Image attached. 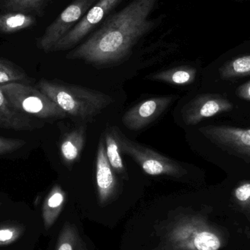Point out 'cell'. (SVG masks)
<instances>
[{
  "mask_svg": "<svg viewBox=\"0 0 250 250\" xmlns=\"http://www.w3.org/2000/svg\"><path fill=\"white\" fill-rule=\"evenodd\" d=\"M0 89L17 111L43 120H57L67 117L52 100L42 92L24 83L13 82L1 85Z\"/></svg>",
  "mask_w": 250,
  "mask_h": 250,
  "instance_id": "obj_4",
  "label": "cell"
},
{
  "mask_svg": "<svg viewBox=\"0 0 250 250\" xmlns=\"http://www.w3.org/2000/svg\"><path fill=\"white\" fill-rule=\"evenodd\" d=\"M56 250H86L74 225L66 223L63 226Z\"/></svg>",
  "mask_w": 250,
  "mask_h": 250,
  "instance_id": "obj_20",
  "label": "cell"
},
{
  "mask_svg": "<svg viewBox=\"0 0 250 250\" xmlns=\"http://www.w3.org/2000/svg\"><path fill=\"white\" fill-rule=\"evenodd\" d=\"M159 0H132L120 11L108 16L83 43L66 56L95 66L115 65L130 56L138 41L149 33L157 21L150 19Z\"/></svg>",
  "mask_w": 250,
  "mask_h": 250,
  "instance_id": "obj_1",
  "label": "cell"
},
{
  "mask_svg": "<svg viewBox=\"0 0 250 250\" xmlns=\"http://www.w3.org/2000/svg\"><path fill=\"white\" fill-rule=\"evenodd\" d=\"M37 89L52 100L67 114L91 120L114 103L109 95L89 88L41 79Z\"/></svg>",
  "mask_w": 250,
  "mask_h": 250,
  "instance_id": "obj_3",
  "label": "cell"
},
{
  "mask_svg": "<svg viewBox=\"0 0 250 250\" xmlns=\"http://www.w3.org/2000/svg\"><path fill=\"white\" fill-rule=\"evenodd\" d=\"M40 124L26 114L17 111L0 89V127L19 131H29L39 127Z\"/></svg>",
  "mask_w": 250,
  "mask_h": 250,
  "instance_id": "obj_12",
  "label": "cell"
},
{
  "mask_svg": "<svg viewBox=\"0 0 250 250\" xmlns=\"http://www.w3.org/2000/svg\"><path fill=\"white\" fill-rule=\"evenodd\" d=\"M117 132L121 151L130 157L146 174L178 179L188 174V170L176 160L129 140L118 129Z\"/></svg>",
  "mask_w": 250,
  "mask_h": 250,
  "instance_id": "obj_5",
  "label": "cell"
},
{
  "mask_svg": "<svg viewBox=\"0 0 250 250\" xmlns=\"http://www.w3.org/2000/svg\"><path fill=\"white\" fill-rule=\"evenodd\" d=\"M227 233L202 213L185 210L175 215L162 234L163 250H220Z\"/></svg>",
  "mask_w": 250,
  "mask_h": 250,
  "instance_id": "obj_2",
  "label": "cell"
},
{
  "mask_svg": "<svg viewBox=\"0 0 250 250\" xmlns=\"http://www.w3.org/2000/svg\"><path fill=\"white\" fill-rule=\"evenodd\" d=\"M26 144V141L23 140L0 137V155L16 151Z\"/></svg>",
  "mask_w": 250,
  "mask_h": 250,
  "instance_id": "obj_24",
  "label": "cell"
},
{
  "mask_svg": "<svg viewBox=\"0 0 250 250\" xmlns=\"http://www.w3.org/2000/svg\"><path fill=\"white\" fill-rule=\"evenodd\" d=\"M86 141V129L79 126L64 135L60 144L62 158L67 166L77 161L83 151Z\"/></svg>",
  "mask_w": 250,
  "mask_h": 250,
  "instance_id": "obj_13",
  "label": "cell"
},
{
  "mask_svg": "<svg viewBox=\"0 0 250 250\" xmlns=\"http://www.w3.org/2000/svg\"><path fill=\"white\" fill-rule=\"evenodd\" d=\"M1 203H0V207H1Z\"/></svg>",
  "mask_w": 250,
  "mask_h": 250,
  "instance_id": "obj_27",
  "label": "cell"
},
{
  "mask_svg": "<svg viewBox=\"0 0 250 250\" xmlns=\"http://www.w3.org/2000/svg\"><path fill=\"white\" fill-rule=\"evenodd\" d=\"M95 170L98 201L101 207H104L115 196L118 185L114 169L107 158L104 136L98 144Z\"/></svg>",
  "mask_w": 250,
  "mask_h": 250,
  "instance_id": "obj_11",
  "label": "cell"
},
{
  "mask_svg": "<svg viewBox=\"0 0 250 250\" xmlns=\"http://www.w3.org/2000/svg\"><path fill=\"white\" fill-rule=\"evenodd\" d=\"M53 0H0L1 11H15L42 17Z\"/></svg>",
  "mask_w": 250,
  "mask_h": 250,
  "instance_id": "obj_18",
  "label": "cell"
},
{
  "mask_svg": "<svg viewBox=\"0 0 250 250\" xmlns=\"http://www.w3.org/2000/svg\"><path fill=\"white\" fill-rule=\"evenodd\" d=\"M236 95L242 99L250 101V81L238 87Z\"/></svg>",
  "mask_w": 250,
  "mask_h": 250,
  "instance_id": "obj_25",
  "label": "cell"
},
{
  "mask_svg": "<svg viewBox=\"0 0 250 250\" xmlns=\"http://www.w3.org/2000/svg\"><path fill=\"white\" fill-rule=\"evenodd\" d=\"M36 16L27 13L15 11L0 13V34L16 33L36 26Z\"/></svg>",
  "mask_w": 250,
  "mask_h": 250,
  "instance_id": "obj_15",
  "label": "cell"
},
{
  "mask_svg": "<svg viewBox=\"0 0 250 250\" xmlns=\"http://www.w3.org/2000/svg\"><path fill=\"white\" fill-rule=\"evenodd\" d=\"M233 108L230 101L219 94H201L185 104L182 108L184 123L189 126L198 125L201 122L229 112Z\"/></svg>",
  "mask_w": 250,
  "mask_h": 250,
  "instance_id": "obj_9",
  "label": "cell"
},
{
  "mask_svg": "<svg viewBox=\"0 0 250 250\" xmlns=\"http://www.w3.org/2000/svg\"><path fill=\"white\" fill-rule=\"evenodd\" d=\"M198 130L220 149L250 163V129L211 125Z\"/></svg>",
  "mask_w": 250,
  "mask_h": 250,
  "instance_id": "obj_7",
  "label": "cell"
},
{
  "mask_svg": "<svg viewBox=\"0 0 250 250\" xmlns=\"http://www.w3.org/2000/svg\"><path fill=\"white\" fill-rule=\"evenodd\" d=\"M26 78V73L23 69L10 60L0 57V86L25 81Z\"/></svg>",
  "mask_w": 250,
  "mask_h": 250,
  "instance_id": "obj_21",
  "label": "cell"
},
{
  "mask_svg": "<svg viewBox=\"0 0 250 250\" xmlns=\"http://www.w3.org/2000/svg\"><path fill=\"white\" fill-rule=\"evenodd\" d=\"M232 195L241 209L250 214V181L240 182L233 189Z\"/></svg>",
  "mask_w": 250,
  "mask_h": 250,
  "instance_id": "obj_22",
  "label": "cell"
},
{
  "mask_svg": "<svg viewBox=\"0 0 250 250\" xmlns=\"http://www.w3.org/2000/svg\"><path fill=\"white\" fill-rule=\"evenodd\" d=\"M248 238H250V231L248 232Z\"/></svg>",
  "mask_w": 250,
  "mask_h": 250,
  "instance_id": "obj_26",
  "label": "cell"
},
{
  "mask_svg": "<svg viewBox=\"0 0 250 250\" xmlns=\"http://www.w3.org/2000/svg\"><path fill=\"white\" fill-rule=\"evenodd\" d=\"M117 128L110 126L104 132V141H105V152L107 158L114 172L123 176L127 178V172L123 157L121 154L120 143L117 138Z\"/></svg>",
  "mask_w": 250,
  "mask_h": 250,
  "instance_id": "obj_17",
  "label": "cell"
},
{
  "mask_svg": "<svg viewBox=\"0 0 250 250\" xmlns=\"http://www.w3.org/2000/svg\"><path fill=\"white\" fill-rule=\"evenodd\" d=\"M23 232L21 228L17 226H9V227L0 229V246H5L16 242Z\"/></svg>",
  "mask_w": 250,
  "mask_h": 250,
  "instance_id": "obj_23",
  "label": "cell"
},
{
  "mask_svg": "<svg viewBox=\"0 0 250 250\" xmlns=\"http://www.w3.org/2000/svg\"><path fill=\"white\" fill-rule=\"evenodd\" d=\"M123 0H98L84 15L82 20L63 37L51 50V52L67 51L75 48L82 42L98 24L104 21L109 13Z\"/></svg>",
  "mask_w": 250,
  "mask_h": 250,
  "instance_id": "obj_8",
  "label": "cell"
},
{
  "mask_svg": "<svg viewBox=\"0 0 250 250\" xmlns=\"http://www.w3.org/2000/svg\"><path fill=\"white\" fill-rule=\"evenodd\" d=\"M197 70L189 65L178 66L150 75L148 79L176 86H185L193 83Z\"/></svg>",
  "mask_w": 250,
  "mask_h": 250,
  "instance_id": "obj_16",
  "label": "cell"
},
{
  "mask_svg": "<svg viewBox=\"0 0 250 250\" xmlns=\"http://www.w3.org/2000/svg\"><path fill=\"white\" fill-rule=\"evenodd\" d=\"M219 74L223 80L250 76V54L236 57L226 62L219 69Z\"/></svg>",
  "mask_w": 250,
  "mask_h": 250,
  "instance_id": "obj_19",
  "label": "cell"
},
{
  "mask_svg": "<svg viewBox=\"0 0 250 250\" xmlns=\"http://www.w3.org/2000/svg\"><path fill=\"white\" fill-rule=\"evenodd\" d=\"M66 193L59 185H54L45 198L42 206V219L46 230L51 229L62 211Z\"/></svg>",
  "mask_w": 250,
  "mask_h": 250,
  "instance_id": "obj_14",
  "label": "cell"
},
{
  "mask_svg": "<svg viewBox=\"0 0 250 250\" xmlns=\"http://www.w3.org/2000/svg\"><path fill=\"white\" fill-rule=\"evenodd\" d=\"M176 99L175 95H167L141 101L125 113L122 122L130 130L142 129L158 119Z\"/></svg>",
  "mask_w": 250,
  "mask_h": 250,
  "instance_id": "obj_10",
  "label": "cell"
},
{
  "mask_svg": "<svg viewBox=\"0 0 250 250\" xmlns=\"http://www.w3.org/2000/svg\"><path fill=\"white\" fill-rule=\"evenodd\" d=\"M98 0H73L37 40V46L50 53L54 45L65 36Z\"/></svg>",
  "mask_w": 250,
  "mask_h": 250,
  "instance_id": "obj_6",
  "label": "cell"
}]
</instances>
